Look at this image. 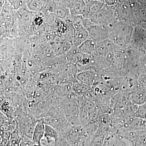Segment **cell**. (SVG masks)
Segmentation results:
<instances>
[{
	"instance_id": "obj_1",
	"label": "cell",
	"mask_w": 146,
	"mask_h": 146,
	"mask_svg": "<svg viewBox=\"0 0 146 146\" xmlns=\"http://www.w3.org/2000/svg\"><path fill=\"white\" fill-rule=\"evenodd\" d=\"M107 25L96 24L87 29L90 39L96 42H102L107 39L110 35L109 29Z\"/></svg>"
},
{
	"instance_id": "obj_2",
	"label": "cell",
	"mask_w": 146,
	"mask_h": 146,
	"mask_svg": "<svg viewBox=\"0 0 146 146\" xmlns=\"http://www.w3.org/2000/svg\"><path fill=\"white\" fill-rule=\"evenodd\" d=\"M131 99L133 104L139 106L146 102V91L142 88L132 87L130 89Z\"/></svg>"
},
{
	"instance_id": "obj_3",
	"label": "cell",
	"mask_w": 146,
	"mask_h": 146,
	"mask_svg": "<svg viewBox=\"0 0 146 146\" xmlns=\"http://www.w3.org/2000/svg\"><path fill=\"white\" fill-rule=\"evenodd\" d=\"M45 127L44 121L38 120L35 127L32 139L35 145H41V141L44 136Z\"/></svg>"
},
{
	"instance_id": "obj_4",
	"label": "cell",
	"mask_w": 146,
	"mask_h": 146,
	"mask_svg": "<svg viewBox=\"0 0 146 146\" xmlns=\"http://www.w3.org/2000/svg\"><path fill=\"white\" fill-rule=\"evenodd\" d=\"M47 0H25L27 8L30 11L37 13L43 10Z\"/></svg>"
},
{
	"instance_id": "obj_5",
	"label": "cell",
	"mask_w": 146,
	"mask_h": 146,
	"mask_svg": "<svg viewBox=\"0 0 146 146\" xmlns=\"http://www.w3.org/2000/svg\"><path fill=\"white\" fill-rule=\"evenodd\" d=\"M96 42L89 38L78 46V48L81 52L90 55L93 54L94 52H96Z\"/></svg>"
},
{
	"instance_id": "obj_6",
	"label": "cell",
	"mask_w": 146,
	"mask_h": 146,
	"mask_svg": "<svg viewBox=\"0 0 146 146\" xmlns=\"http://www.w3.org/2000/svg\"><path fill=\"white\" fill-rule=\"evenodd\" d=\"M58 133L52 126L45 123V132L44 138H46L48 143L54 141L56 142L58 138Z\"/></svg>"
},
{
	"instance_id": "obj_7",
	"label": "cell",
	"mask_w": 146,
	"mask_h": 146,
	"mask_svg": "<svg viewBox=\"0 0 146 146\" xmlns=\"http://www.w3.org/2000/svg\"><path fill=\"white\" fill-rule=\"evenodd\" d=\"M77 77L79 81L86 86H93L96 83L94 77L89 73L82 72L79 73Z\"/></svg>"
},
{
	"instance_id": "obj_8",
	"label": "cell",
	"mask_w": 146,
	"mask_h": 146,
	"mask_svg": "<svg viewBox=\"0 0 146 146\" xmlns=\"http://www.w3.org/2000/svg\"><path fill=\"white\" fill-rule=\"evenodd\" d=\"M86 29H83L76 31L74 36V42L78 45V46L90 38L89 32Z\"/></svg>"
},
{
	"instance_id": "obj_9",
	"label": "cell",
	"mask_w": 146,
	"mask_h": 146,
	"mask_svg": "<svg viewBox=\"0 0 146 146\" xmlns=\"http://www.w3.org/2000/svg\"><path fill=\"white\" fill-rule=\"evenodd\" d=\"M134 117L146 120V102L137 106L134 112Z\"/></svg>"
},
{
	"instance_id": "obj_10",
	"label": "cell",
	"mask_w": 146,
	"mask_h": 146,
	"mask_svg": "<svg viewBox=\"0 0 146 146\" xmlns=\"http://www.w3.org/2000/svg\"><path fill=\"white\" fill-rule=\"evenodd\" d=\"M12 8L16 11L27 7L25 0H7Z\"/></svg>"
},
{
	"instance_id": "obj_11",
	"label": "cell",
	"mask_w": 146,
	"mask_h": 146,
	"mask_svg": "<svg viewBox=\"0 0 146 146\" xmlns=\"http://www.w3.org/2000/svg\"><path fill=\"white\" fill-rule=\"evenodd\" d=\"M108 44L105 40L98 42H96V52L100 55H105L106 54L107 48L110 46Z\"/></svg>"
},
{
	"instance_id": "obj_12",
	"label": "cell",
	"mask_w": 146,
	"mask_h": 146,
	"mask_svg": "<svg viewBox=\"0 0 146 146\" xmlns=\"http://www.w3.org/2000/svg\"><path fill=\"white\" fill-rule=\"evenodd\" d=\"M19 146H35V145L31 139L25 136L21 140Z\"/></svg>"
},
{
	"instance_id": "obj_13",
	"label": "cell",
	"mask_w": 146,
	"mask_h": 146,
	"mask_svg": "<svg viewBox=\"0 0 146 146\" xmlns=\"http://www.w3.org/2000/svg\"><path fill=\"white\" fill-rule=\"evenodd\" d=\"M118 0H105L106 3L108 5H112L117 3Z\"/></svg>"
},
{
	"instance_id": "obj_14",
	"label": "cell",
	"mask_w": 146,
	"mask_h": 146,
	"mask_svg": "<svg viewBox=\"0 0 146 146\" xmlns=\"http://www.w3.org/2000/svg\"><path fill=\"white\" fill-rule=\"evenodd\" d=\"M141 16L142 19L146 21V11L145 10H141Z\"/></svg>"
}]
</instances>
